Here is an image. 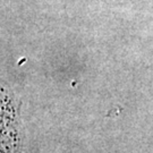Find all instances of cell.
Wrapping results in <instances>:
<instances>
[{
    "label": "cell",
    "mask_w": 153,
    "mask_h": 153,
    "mask_svg": "<svg viewBox=\"0 0 153 153\" xmlns=\"http://www.w3.org/2000/svg\"><path fill=\"white\" fill-rule=\"evenodd\" d=\"M22 102L0 78V153L24 152Z\"/></svg>",
    "instance_id": "6da1fadb"
}]
</instances>
